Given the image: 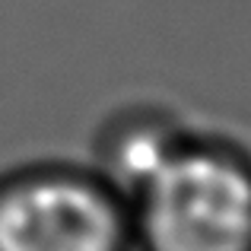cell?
<instances>
[{
	"label": "cell",
	"instance_id": "3957f363",
	"mask_svg": "<svg viewBox=\"0 0 251 251\" xmlns=\"http://www.w3.org/2000/svg\"><path fill=\"white\" fill-rule=\"evenodd\" d=\"M191 124L162 105H124L102 121L89 166L127 201L181 147Z\"/></svg>",
	"mask_w": 251,
	"mask_h": 251
},
{
	"label": "cell",
	"instance_id": "6da1fadb",
	"mask_svg": "<svg viewBox=\"0 0 251 251\" xmlns=\"http://www.w3.org/2000/svg\"><path fill=\"white\" fill-rule=\"evenodd\" d=\"M127 210L134 251H251V150L191 127Z\"/></svg>",
	"mask_w": 251,
	"mask_h": 251
},
{
	"label": "cell",
	"instance_id": "7a4b0ae2",
	"mask_svg": "<svg viewBox=\"0 0 251 251\" xmlns=\"http://www.w3.org/2000/svg\"><path fill=\"white\" fill-rule=\"evenodd\" d=\"M0 251H134L127 201L92 166H16L0 175Z\"/></svg>",
	"mask_w": 251,
	"mask_h": 251
}]
</instances>
